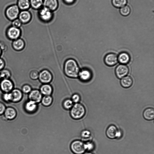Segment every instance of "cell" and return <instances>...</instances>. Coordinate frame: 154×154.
I'll list each match as a JSON object with an SVG mask.
<instances>
[{
  "mask_svg": "<svg viewBox=\"0 0 154 154\" xmlns=\"http://www.w3.org/2000/svg\"><path fill=\"white\" fill-rule=\"evenodd\" d=\"M64 70L65 75L71 78L77 77L80 71L77 62L73 59H69L65 62Z\"/></svg>",
  "mask_w": 154,
  "mask_h": 154,
  "instance_id": "cell-1",
  "label": "cell"
},
{
  "mask_svg": "<svg viewBox=\"0 0 154 154\" xmlns=\"http://www.w3.org/2000/svg\"><path fill=\"white\" fill-rule=\"evenodd\" d=\"M85 113V109L81 104L77 103L73 105L71 109L70 114L71 117L75 119L82 118Z\"/></svg>",
  "mask_w": 154,
  "mask_h": 154,
  "instance_id": "cell-2",
  "label": "cell"
},
{
  "mask_svg": "<svg viewBox=\"0 0 154 154\" xmlns=\"http://www.w3.org/2000/svg\"><path fill=\"white\" fill-rule=\"evenodd\" d=\"M20 9L16 5H11L7 8L5 11L7 17L9 20H13L18 17Z\"/></svg>",
  "mask_w": 154,
  "mask_h": 154,
  "instance_id": "cell-3",
  "label": "cell"
},
{
  "mask_svg": "<svg viewBox=\"0 0 154 154\" xmlns=\"http://www.w3.org/2000/svg\"><path fill=\"white\" fill-rule=\"evenodd\" d=\"M70 149L75 154H82L85 151L84 143L79 140L73 141L71 144Z\"/></svg>",
  "mask_w": 154,
  "mask_h": 154,
  "instance_id": "cell-4",
  "label": "cell"
},
{
  "mask_svg": "<svg viewBox=\"0 0 154 154\" xmlns=\"http://www.w3.org/2000/svg\"><path fill=\"white\" fill-rule=\"evenodd\" d=\"M38 78L41 82L45 84H48L52 80V75L50 71L45 69L41 71L39 74Z\"/></svg>",
  "mask_w": 154,
  "mask_h": 154,
  "instance_id": "cell-5",
  "label": "cell"
},
{
  "mask_svg": "<svg viewBox=\"0 0 154 154\" xmlns=\"http://www.w3.org/2000/svg\"><path fill=\"white\" fill-rule=\"evenodd\" d=\"M129 71L128 66L123 64L118 65L115 69V74L117 78H122L127 75Z\"/></svg>",
  "mask_w": 154,
  "mask_h": 154,
  "instance_id": "cell-6",
  "label": "cell"
},
{
  "mask_svg": "<svg viewBox=\"0 0 154 154\" xmlns=\"http://www.w3.org/2000/svg\"><path fill=\"white\" fill-rule=\"evenodd\" d=\"M104 61L107 66H113L116 65L118 62V56L115 53H109L107 54L104 58Z\"/></svg>",
  "mask_w": 154,
  "mask_h": 154,
  "instance_id": "cell-7",
  "label": "cell"
},
{
  "mask_svg": "<svg viewBox=\"0 0 154 154\" xmlns=\"http://www.w3.org/2000/svg\"><path fill=\"white\" fill-rule=\"evenodd\" d=\"M21 34V31L19 28L12 26L9 27L7 31V34L10 39L16 40L19 38Z\"/></svg>",
  "mask_w": 154,
  "mask_h": 154,
  "instance_id": "cell-8",
  "label": "cell"
},
{
  "mask_svg": "<svg viewBox=\"0 0 154 154\" xmlns=\"http://www.w3.org/2000/svg\"><path fill=\"white\" fill-rule=\"evenodd\" d=\"M119 131L116 126L112 125H111L107 128L106 134L108 138L114 139L117 138Z\"/></svg>",
  "mask_w": 154,
  "mask_h": 154,
  "instance_id": "cell-9",
  "label": "cell"
},
{
  "mask_svg": "<svg viewBox=\"0 0 154 154\" xmlns=\"http://www.w3.org/2000/svg\"><path fill=\"white\" fill-rule=\"evenodd\" d=\"M0 86L3 91L6 93H8L12 89L13 84L11 80L8 79H5L1 81Z\"/></svg>",
  "mask_w": 154,
  "mask_h": 154,
  "instance_id": "cell-10",
  "label": "cell"
},
{
  "mask_svg": "<svg viewBox=\"0 0 154 154\" xmlns=\"http://www.w3.org/2000/svg\"><path fill=\"white\" fill-rule=\"evenodd\" d=\"M39 16L43 21L47 22L51 19L52 15L51 11L46 8L44 7L39 11Z\"/></svg>",
  "mask_w": 154,
  "mask_h": 154,
  "instance_id": "cell-11",
  "label": "cell"
},
{
  "mask_svg": "<svg viewBox=\"0 0 154 154\" xmlns=\"http://www.w3.org/2000/svg\"><path fill=\"white\" fill-rule=\"evenodd\" d=\"M29 98L30 100L37 103L41 101L42 95L40 91L37 90H34L31 91L29 93Z\"/></svg>",
  "mask_w": 154,
  "mask_h": 154,
  "instance_id": "cell-12",
  "label": "cell"
},
{
  "mask_svg": "<svg viewBox=\"0 0 154 154\" xmlns=\"http://www.w3.org/2000/svg\"><path fill=\"white\" fill-rule=\"evenodd\" d=\"M18 17L22 23H26L30 21L31 16L29 11L27 10H23L20 12Z\"/></svg>",
  "mask_w": 154,
  "mask_h": 154,
  "instance_id": "cell-13",
  "label": "cell"
},
{
  "mask_svg": "<svg viewBox=\"0 0 154 154\" xmlns=\"http://www.w3.org/2000/svg\"><path fill=\"white\" fill-rule=\"evenodd\" d=\"M78 76L81 80L86 82L90 80L92 76L90 71L87 69H84L80 71Z\"/></svg>",
  "mask_w": 154,
  "mask_h": 154,
  "instance_id": "cell-14",
  "label": "cell"
},
{
  "mask_svg": "<svg viewBox=\"0 0 154 154\" xmlns=\"http://www.w3.org/2000/svg\"><path fill=\"white\" fill-rule=\"evenodd\" d=\"M43 4L44 7L51 11L56 9L58 5L57 0H44Z\"/></svg>",
  "mask_w": 154,
  "mask_h": 154,
  "instance_id": "cell-15",
  "label": "cell"
},
{
  "mask_svg": "<svg viewBox=\"0 0 154 154\" xmlns=\"http://www.w3.org/2000/svg\"><path fill=\"white\" fill-rule=\"evenodd\" d=\"M144 118L146 120L150 121L154 118V110L152 108H148L145 109L143 112Z\"/></svg>",
  "mask_w": 154,
  "mask_h": 154,
  "instance_id": "cell-16",
  "label": "cell"
},
{
  "mask_svg": "<svg viewBox=\"0 0 154 154\" xmlns=\"http://www.w3.org/2000/svg\"><path fill=\"white\" fill-rule=\"evenodd\" d=\"M11 95V101L14 102L20 101L22 97V94L21 91L18 89H14L10 93Z\"/></svg>",
  "mask_w": 154,
  "mask_h": 154,
  "instance_id": "cell-17",
  "label": "cell"
},
{
  "mask_svg": "<svg viewBox=\"0 0 154 154\" xmlns=\"http://www.w3.org/2000/svg\"><path fill=\"white\" fill-rule=\"evenodd\" d=\"M118 61L122 64H125L129 62L130 57L128 54L126 52L120 53L118 57Z\"/></svg>",
  "mask_w": 154,
  "mask_h": 154,
  "instance_id": "cell-18",
  "label": "cell"
},
{
  "mask_svg": "<svg viewBox=\"0 0 154 154\" xmlns=\"http://www.w3.org/2000/svg\"><path fill=\"white\" fill-rule=\"evenodd\" d=\"M133 80L130 76H125L122 78L120 81V84L123 88H127L130 87L132 85Z\"/></svg>",
  "mask_w": 154,
  "mask_h": 154,
  "instance_id": "cell-19",
  "label": "cell"
},
{
  "mask_svg": "<svg viewBox=\"0 0 154 154\" xmlns=\"http://www.w3.org/2000/svg\"><path fill=\"white\" fill-rule=\"evenodd\" d=\"M53 91L52 87L48 84H44L42 85L40 88V92L42 94L45 96L50 95Z\"/></svg>",
  "mask_w": 154,
  "mask_h": 154,
  "instance_id": "cell-20",
  "label": "cell"
},
{
  "mask_svg": "<svg viewBox=\"0 0 154 154\" xmlns=\"http://www.w3.org/2000/svg\"><path fill=\"white\" fill-rule=\"evenodd\" d=\"M37 108V103L35 102L29 100L26 103L25 105L26 110L29 112H33L36 111Z\"/></svg>",
  "mask_w": 154,
  "mask_h": 154,
  "instance_id": "cell-21",
  "label": "cell"
},
{
  "mask_svg": "<svg viewBox=\"0 0 154 154\" xmlns=\"http://www.w3.org/2000/svg\"><path fill=\"white\" fill-rule=\"evenodd\" d=\"M17 5L22 11L26 10L30 5V1L29 0H18Z\"/></svg>",
  "mask_w": 154,
  "mask_h": 154,
  "instance_id": "cell-22",
  "label": "cell"
},
{
  "mask_svg": "<svg viewBox=\"0 0 154 154\" xmlns=\"http://www.w3.org/2000/svg\"><path fill=\"white\" fill-rule=\"evenodd\" d=\"M12 46L14 49L19 51L23 49L25 46L24 41L20 38L15 40L13 42Z\"/></svg>",
  "mask_w": 154,
  "mask_h": 154,
  "instance_id": "cell-23",
  "label": "cell"
},
{
  "mask_svg": "<svg viewBox=\"0 0 154 154\" xmlns=\"http://www.w3.org/2000/svg\"><path fill=\"white\" fill-rule=\"evenodd\" d=\"M5 115L7 119H11L15 117L16 112L15 110L13 108L8 107L5 109Z\"/></svg>",
  "mask_w": 154,
  "mask_h": 154,
  "instance_id": "cell-24",
  "label": "cell"
},
{
  "mask_svg": "<svg viewBox=\"0 0 154 154\" xmlns=\"http://www.w3.org/2000/svg\"><path fill=\"white\" fill-rule=\"evenodd\" d=\"M41 101L43 105L48 106L52 104L53 98L50 95L45 96L42 97Z\"/></svg>",
  "mask_w": 154,
  "mask_h": 154,
  "instance_id": "cell-25",
  "label": "cell"
},
{
  "mask_svg": "<svg viewBox=\"0 0 154 154\" xmlns=\"http://www.w3.org/2000/svg\"><path fill=\"white\" fill-rule=\"evenodd\" d=\"M113 6L116 8H120L125 6L127 3V0H112Z\"/></svg>",
  "mask_w": 154,
  "mask_h": 154,
  "instance_id": "cell-26",
  "label": "cell"
},
{
  "mask_svg": "<svg viewBox=\"0 0 154 154\" xmlns=\"http://www.w3.org/2000/svg\"><path fill=\"white\" fill-rule=\"evenodd\" d=\"M29 1L30 5L35 9L39 8L43 4L42 0H30Z\"/></svg>",
  "mask_w": 154,
  "mask_h": 154,
  "instance_id": "cell-27",
  "label": "cell"
},
{
  "mask_svg": "<svg viewBox=\"0 0 154 154\" xmlns=\"http://www.w3.org/2000/svg\"><path fill=\"white\" fill-rule=\"evenodd\" d=\"M131 12L130 7L128 5L124 6L120 9V12L123 16H126L129 14Z\"/></svg>",
  "mask_w": 154,
  "mask_h": 154,
  "instance_id": "cell-28",
  "label": "cell"
},
{
  "mask_svg": "<svg viewBox=\"0 0 154 154\" xmlns=\"http://www.w3.org/2000/svg\"><path fill=\"white\" fill-rule=\"evenodd\" d=\"M73 105V102L71 99H66L64 101L63 103V106L66 109H71Z\"/></svg>",
  "mask_w": 154,
  "mask_h": 154,
  "instance_id": "cell-29",
  "label": "cell"
},
{
  "mask_svg": "<svg viewBox=\"0 0 154 154\" xmlns=\"http://www.w3.org/2000/svg\"><path fill=\"white\" fill-rule=\"evenodd\" d=\"M11 76V74L9 71L6 69L3 70L0 73L1 78L4 79H8Z\"/></svg>",
  "mask_w": 154,
  "mask_h": 154,
  "instance_id": "cell-30",
  "label": "cell"
},
{
  "mask_svg": "<svg viewBox=\"0 0 154 154\" xmlns=\"http://www.w3.org/2000/svg\"><path fill=\"white\" fill-rule=\"evenodd\" d=\"M39 74L37 70H33L30 72L29 76L32 79L36 80L38 78Z\"/></svg>",
  "mask_w": 154,
  "mask_h": 154,
  "instance_id": "cell-31",
  "label": "cell"
},
{
  "mask_svg": "<svg viewBox=\"0 0 154 154\" xmlns=\"http://www.w3.org/2000/svg\"><path fill=\"white\" fill-rule=\"evenodd\" d=\"M22 23L18 18H17L12 21V26L14 27L19 28L22 24Z\"/></svg>",
  "mask_w": 154,
  "mask_h": 154,
  "instance_id": "cell-32",
  "label": "cell"
},
{
  "mask_svg": "<svg viewBox=\"0 0 154 154\" xmlns=\"http://www.w3.org/2000/svg\"><path fill=\"white\" fill-rule=\"evenodd\" d=\"M90 135V132L89 131L87 130H85L82 131L81 134V137L84 139L89 138Z\"/></svg>",
  "mask_w": 154,
  "mask_h": 154,
  "instance_id": "cell-33",
  "label": "cell"
},
{
  "mask_svg": "<svg viewBox=\"0 0 154 154\" xmlns=\"http://www.w3.org/2000/svg\"><path fill=\"white\" fill-rule=\"evenodd\" d=\"M85 148L86 150H91L94 148L93 144L91 142H88L85 143H84Z\"/></svg>",
  "mask_w": 154,
  "mask_h": 154,
  "instance_id": "cell-34",
  "label": "cell"
},
{
  "mask_svg": "<svg viewBox=\"0 0 154 154\" xmlns=\"http://www.w3.org/2000/svg\"><path fill=\"white\" fill-rule=\"evenodd\" d=\"M22 91L25 93H30L31 91V88L29 85H25L22 88Z\"/></svg>",
  "mask_w": 154,
  "mask_h": 154,
  "instance_id": "cell-35",
  "label": "cell"
},
{
  "mask_svg": "<svg viewBox=\"0 0 154 154\" xmlns=\"http://www.w3.org/2000/svg\"><path fill=\"white\" fill-rule=\"evenodd\" d=\"M80 99V96L78 94H75L72 95L71 100L73 103H77L79 101Z\"/></svg>",
  "mask_w": 154,
  "mask_h": 154,
  "instance_id": "cell-36",
  "label": "cell"
},
{
  "mask_svg": "<svg viewBox=\"0 0 154 154\" xmlns=\"http://www.w3.org/2000/svg\"><path fill=\"white\" fill-rule=\"evenodd\" d=\"M3 98L4 100L6 101L11 100V93H6L4 94Z\"/></svg>",
  "mask_w": 154,
  "mask_h": 154,
  "instance_id": "cell-37",
  "label": "cell"
},
{
  "mask_svg": "<svg viewBox=\"0 0 154 154\" xmlns=\"http://www.w3.org/2000/svg\"><path fill=\"white\" fill-rule=\"evenodd\" d=\"M5 107L4 105L0 102V115L3 113L5 110Z\"/></svg>",
  "mask_w": 154,
  "mask_h": 154,
  "instance_id": "cell-38",
  "label": "cell"
},
{
  "mask_svg": "<svg viewBox=\"0 0 154 154\" xmlns=\"http://www.w3.org/2000/svg\"><path fill=\"white\" fill-rule=\"evenodd\" d=\"M5 64L4 61L2 59L0 58V70L3 68L5 66Z\"/></svg>",
  "mask_w": 154,
  "mask_h": 154,
  "instance_id": "cell-39",
  "label": "cell"
},
{
  "mask_svg": "<svg viewBox=\"0 0 154 154\" xmlns=\"http://www.w3.org/2000/svg\"><path fill=\"white\" fill-rule=\"evenodd\" d=\"M65 2L67 4H71L73 3L75 0H64Z\"/></svg>",
  "mask_w": 154,
  "mask_h": 154,
  "instance_id": "cell-40",
  "label": "cell"
},
{
  "mask_svg": "<svg viewBox=\"0 0 154 154\" xmlns=\"http://www.w3.org/2000/svg\"><path fill=\"white\" fill-rule=\"evenodd\" d=\"M84 154H92L90 152H86V153H84Z\"/></svg>",
  "mask_w": 154,
  "mask_h": 154,
  "instance_id": "cell-41",
  "label": "cell"
},
{
  "mask_svg": "<svg viewBox=\"0 0 154 154\" xmlns=\"http://www.w3.org/2000/svg\"><path fill=\"white\" fill-rule=\"evenodd\" d=\"M1 53H2L1 50V49L0 48V56L1 55Z\"/></svg>",
  "mask_w": 154,
  "mask_h": 154,
  "instance_id": "cell-42",
  "label": "cell"
}]
</instances>
